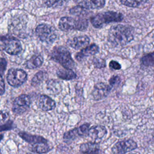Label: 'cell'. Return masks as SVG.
I'll return each mask as SVG.
<instances>
[{
    "mask_svg": "<svg viewBox=\"0 0 154 154\" xmlns=\"http://www.w3.org/2000/svg\"><path fill=\"white\" fill-rule=\"evenodd\" d=\"M134 39L133 29L126 25H117L110 28L108 34V42L114 46H122Z\"/></svg>",
    "mask_w": 154,
    "mask_h": 154,
    "instance_id": "1",
    "label": "cell"
},
{
    "mask_svg": "<svg viewBox=\"0 0 154 154\" xmlns=\"http://www.w3.org/2000/svg\"><path fill=\"white\" fill-rule=\"evenodd\" d=\"M123 15L118 12L106 11L98 13L91 17V23L97 28L103 27L111 22H118L123 20Z\"/></svg>",
    "mask_w": 154,
    "mask_h": 154,
    "instance_id": "2",
    "label": "cell"
},
{
    "mask_svg": "<svg viewBox=\"0 0 154 154\" xmlns=\"http://www.w3.org/2000/svg\"><path fill=\"white\" fill-rule=\"evenodd\" d=\"M59 28L64 31L70 30L84 31L88 26L87 19L78 17L74 18L72 17H61L58 23Z\"/></svg>",
    "mask_w": 154,
    "mask_h": 154,
    "instance_id": "3",
    "label": "cell"
},
{
    "mask_svg": "<svg viewBox=\"0 0 154 154\" xmlns=\"http://www.w3.org/2000/svg\"><path fill=\"white\" fill-rule=\"evenodd\" d=\"M51 55L54 61L60 64L64 68L72 69L75 66V63L70 53L63 46L54 48Z\"/></svg>",
    "mask_w": 154,
    "mask_h": 154,
    "instance_id": "4",
    "label": "cell"
},
{
    "mask_svg": "<svg viewBox=\"0 0 154 154\" xmlns=\"http://www.w3.org/2000/svg\"><path fill=\"white\" fill-rule=\"evenodd\" d=\"M35 34L42 42L47 44L52 43L57 37V32L55 29L51 25L45 23L37 26Z\"/></svg>",
    "mask_w": 154,
    "mask_h": 154,
    "instance_id": "5",
    "label": "cell"
},
{
    "mask_svg": "<svg viewBox=\"0 0 154 154\" xmlns=\"http://www.w3.org/2000/svg\"><path fill=\"white\" fill-rule=\"evenodd\" d=\"M0 47L11 55L18 54L22 51L20 41L11 37H0Z\"/></svg>",
    "mask_w": 154,
    "mask_h": 154,
    "instance_id": "6",
    "label": "cell"
},
{
    "mask_svg": "<svg viewBox=\"0 0 154 154\" xmlns=\"http://www.w3.org/2000/svg\"><path fill=\"white\" fill-rule=\"evenodd\" d=\"M27 79L26 72L22 69H11L8 70L7 80L8 83L13 87H19L23 84Z\"/></svg>",
    "mask_w": 154,
    "mask_h": 154,
    "instance_id": "7",
    "label": "cell"
},
{
    "mask_svg": "<svg viewBox=\"0 0 154 154\" xmlns=\"http://www.w3.org/2000/svg\"><path fill=\"white\" fill-rule=\"evenodd\" d=\"M31 100L26 94H22L16 97L13 102L12 109L17 114H21L26 112L29 108Z\"/></svg>",
    "mask_w": 154,
    "mask_h": 154,
    "instance_id": "8",
    "label": "cell"
},
{
    "mask_svg": "<svg viewBox=\"0 0 154 154\" xmlns=\"http://www.w3.org/2000/svg\"><path fill=\"white\" fill-rule=\"evenodd\" d=\"M137 147V143L132 140H124L116 143L112 147V152L116 154H122L129 152Z\"/></svg>",
    "mask_w": 154,
    "mask_h": 154,
    "instance_id": "9",
    "label": "cell"
},
{
    "mask_svg": "<svg viewBox=\"0 0 154 154\" xmlns=\"http://www.w3.org/2000/svg\"><path fill=\"white\" fill-rule=\"evenodd\" d=\"M111 87L103 82H99L94 85L91 92L94 100H99L106 97L111 91Z\"/></svg>",
    "mask_w": 154,
    "mask_h": 154,
    "instance_id": "10",
    "label": "cell"
},
{
    "mask_svg": "<svg viewBox=\"0 0 154 154\" xmlns=\"http://www.w3.org/2000/svg\"><path fill=\"white\" fill-rule=\"evenodd\" d=\"M89 126V124H84L78 128L66 132L64 134L63 138L66 140H72L79 137L87 135Z\"/></svg>",
    "mask_w": 154,
    "mask_h": 154,
    "instance_id": "11",
    "label": "cell"
},
{
    "mask_svg": "<svg viewBox=\"0 0 154 154\" xmlns=\"http://www.w3.org/2000/svg\"><path fill=\"white\" fill-rule=\"evenodd\" d=\"M106 129L103 126H94L88 129L87 135L93 142L97 143L106 135Z\"/></svg>",
    "mask_w": 154,
    "mask_h": 154,
    "instance_id": "12",
    "label": "cell"
},
{
    "mask_svg": "<svg viewBox=\"0 0 154 154\" xmlns=\"http://www.w3.org/2000/svg\"><path fill=\"white\" fill-rule=\"evenodd\" d=\"M90 43V38L87 35L75 37L67 41V44L75 49H79L86 47Z\"/></svg>",
    "mask_w": 154,
    "mask_h": 154,
    "instance_id": "13",
    "label": "cell"
},
{
    "mask_svg": "<svg viewBox=\"0 0 154 154\" xmlns=\"http://www.w3.org/2000/svg\"><path fill=\"white\" fill-rule=\"evenodd\" d=\"M79 6L87 9H99L102 8L105 4V0H73Z\"/></svg>",
    "mask_w": 154,
    "mask_h": 154,
    "instance_id": "14",
    "label": "cell"
},
{
    "mask_svg": "<svg viewBox=\"0 0 154 154\" xmlns=\"http://www.w3.org/2000/svg\"><path fill=\"white\" fill-rule=\"evenodd\" d=\"M99 46L96 44L87 45L75 55V58L78 61H81L85 57L96 54L99 52Z\"/></svg>",
    "mask_w": 154,
    "mask_h": 154,
    "instance_id": "15",
    "label": "cell"
},
{
    "mask_svg": "<svg viewBox=\"0 0 154 154\" xmlns=\"http://www.w3.org/2000/svg\"><path fill=\"white\" fill-rule=\"evenodd\" d=\"M38 107L44 111H49L55 107V102L50 97L42 94L40 95L37 100Z\"/></svg>",
    "mask_w": 154,
    "mask_h": 154,
    "instance_id": "16",
    "label": "cell"
},
{
    "mask_svg": "<svg viewBox=\"0 0 154 154\" xmlns=\"http://www.w3.org/2000/svg\"><path fill=\"white\" fill-rule=\"evenodd\" d=\"M79 150L83 153H96L100 152L97 143L93 141L82 144L79 147Z\"/></svg>",
    "mask_w": 154,
    "mask_h": 154,
    "instance_id": "17",
    "label": "cell"
},
{
    "mask_svg": "<svg viewBox=\"0 0 154 154\" xmlns=\"http://www.w3.org/2000/svg\"><path fill=\"white\" fill-rule=\"evenodd\" d=\"M57 75L58 78L64 80H71L76 78V75L72 69H61L57 72Z\"/></svg>",
    "mask_w": 154,
    "mask_h": 154,
    "instance_id": "18",
    "label": "cell"
},
{
    "mask_svg": "<svg viewBox=\"0 0 154 154\" xmlns=\"http://www.w3.org/2000/svg\"><path fill=\"white\" fill-rule=\"evenodd\" d=\"M30 150L35 153H44L51 150V147L48 145V142H39L33 144Z\"/></svg>",
    "mask_w": 154,
    "mask_h": 154,
    "instance_id": "19",
    "label": "cell"
},
{
    "mask_svg": "<svg viewBox=\"0 0 154 154\" xmlns=\"http://www.w3.org/2000/svg\"><path fill=\"white\" fill-rule=\"evenodd\" d=\"M43 63V58L40 55H33L29 60L26 61V66L28 69H33L37 68L42 65Z\"/></svg>",
    "mask_w": 154,
    "mask_h": 154,
    "instance_id": "20",
    "label": "cell"
},
{
    "mask_svg": "<svg viewBox=\"0 0 154 154\" xmlns=\"http://www.w3.org/2000/svg\"><path fill=\"white\" fill-rule=\"evenodd\" d=\"M19 135L26 141L29 143H31L32 144L36 143H39V142H48L47 140H46L45 138H44L41 136L33 135L28 134L25 132H20Z\"/></svg>",
    "mask_w": 154,
    "mask_h": 154,
    "instance_id": "21",
    "label": "cell"
},
{
    "mask_svg": "<svg viewBox=\"0 0 154 154\" xmlns=\"http://www.w3.org/2000/svg\"><path fill=\"white\" fill-rule=\"evenodd\" d=\"M47 89L52 94H57L62 90V86L58 81L50 79L47 82Z\"/></svg>",
    "mask_w": 154,
    "mask_h": 154,
    "instance_id": "22",
    "label": "cell"
},
{
    "mask_svg": "<svg viewBox=\"0 0 154 154\" xmlns=\"http://www.w3.org/2000/svg\"><path fill=\"white\" fill-rule=\"evenodd\" d=\"M70 13L72 15L82 17L86 16L88 14H90V11H88V9L78 5L71 8L70 10Z\"/></svg>",
    "mask_w": 154,
    "mask_h": 154,
    "instance_id": "23",
    "label": "cell"
},
{
    "mask_svg": "<svg viewBox=\"0 0 154 154\" xmlns=\"http://www.w3.org/2000/svg\"><path fill=\"white\" fill-rule=\"evenodd\" d=\"M121 3L127 7H139L144 5L147 0H120Z\"/></svg>",
    "mask_w": 154,
    "mask_h": 154,
    "instance_id": "24",
    "label": "cell"
},
{
    "mask_svg": "<svg viewBox=\"0 0 154 154\" xmlns=\"http://www.w3.org/2000/svg\"><path fill=\"white\" fill-rule=\"evenodd\" d=\"M46 73L43 71H40L37 72L32 78L31 80V85L32 86H36L40 84L43 80L45 79Z\"/></svg>",
    "mask_w": 154,
    "mask_h": 154,
    "instance_id": "25",
    "label": "cell"
},
{
    "mask_svg": "<svg viewBox=\"0 0 154 154\" xmlns=\"http://www.w3.org/2000/svg\"><path fill=\"white\" fill-rule=\"evenodd\" d=\"M153 61H154V60H153V52L143 56L141 59L142 64L146 67L152 66L153 64Z\"/></svg>",
    "mask_w": 154,
    "mask_h": 154,
    "instance_id": "26",
    "label": "cell"
},
{
    "mask_svg": "<svg viewBox=\"0 0 154 154\" xmlns=\"http://www.w3.org/2000/svg\"><path fill=\"white\" fill-rule=\"evenodd\" d=\"M66 0H43V4L48 7H56L63 4Z\"/></svg>",
    "mask_w": 154,
    "mask_h": 154,
    "instance_id": "27",
    "label": "cell"
},
{
    "mask_svg": "<svg viewBox=\"0 0 154 154\" xmlns=\"http://www.w3.org/2000/svg\"><path fill=\"white\" fill-rule=\"evenodd\" d=\"M93 64L96 68H103L106 66V61L101 58H94L93 60Z\"/></svg>",
    "mask_w": 154,
    "mask_h": 154,
    "instance_id": "28",
    "label": "cell"
},
{
    "mask_svg": "<svg viewBox=\"0 0 154 154\" xmlns=\"http://www.w3.org/2000/svg\"><path fill=\"white\" fill-rule=\"evenodd\" d=\"M120 82V79L118 76H112L109 80V85L111 87H114L116 85L119 84Z\"/></svg>",
    "mask_w": 154,
    "mask_h": 154,
    "instance_id": "29",
    "label": "cell"
},
{
    "mask_svg": "<svg viewBox=\"0 0 154 154\" xmlns=\"http://www.w3.org/2000/svg\"><path fill=\"white\" fill-rule=\"evenodd\" d=\"M109 67L114 70H120L121 69V65L116 61L112 60L109 62Z\"/></svg>",
    "mask_w": 154,
    "mask_h": 154,
    "instance_id": "30",
    "label": "cell"
},
{
    "mask_svg": "<svg viewBox=\"0 0 154 154\" xmlns=\"http://www.w3.org/2000/svg\"><path fill=\"white\" fill-rule=\"evenodd\" d=\"M7 66V62L5 59L0 58V73H3Z\"/></svg>",
    "mask_w": 154,
    "mask_h": 154,
    "instance_id": "31",
    "label": "cell"
},
{
    "mask_svg": "<svg viewBox=\"0 0 154 154\" xmlns=\"http://www.w3.org/2000/svg\"><path fill=\"white\" fill-rule=\"evenodd\" d=\"M4 91H5V84L2 79V77L0 75V95H2V94H4Z\"/></svg>",
    "mask_w": 154,
    "mask_h": 154,
    "instance_id": "32",
    "label": "cell"
}]
</instances>
